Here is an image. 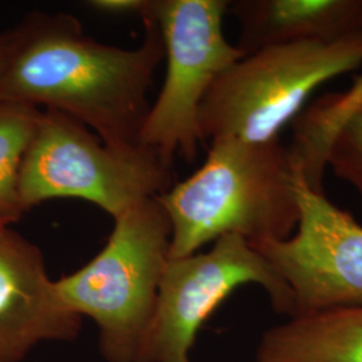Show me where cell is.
Here are the masks:
<instances>
[{"label": "cell", "mask_w": 362, "mask_h": 362, "mask_svg": "<svg viewBox=\"0 0 362 362\" xmlns=\"http://www.w3.org/2000/svg\"><path fill=\"white\" fill-rule=\"evenodd\" d=\"M149 11L141 18L143 42L133 49L97 42L69 13L27 15L15 27L0 100L64 113L118 149L143 146L148 94L164 61L163 38Z\"/></svg>", "instance_id": "obj_1"}, {"label": "cell", "mask_w": 362, "mask_h": 362, "mask_svg": "<svg viewBox=\"0 0 362 362\" xmlns=\"http://www.w3.org/2000/svg\"><path fill=\"white\" fill-rule=\"evenodd\" d=\"M158 197L172 226L169 258L194 254L226 235L251 246L284 240L299 219L296 168L279 139L211 140L204 164Z\"/></svg>", "instance_id": "obj_2"}, {"label": "cell", "mask_w": 362, "mask_h": 362, "mask_svg": "<svg viewBox=\"0 0 362 362\" xmlns=\"http://www.w3.org/2000/svg\"><path fill=\"white\" fill-rule=\"evenodd\" d=\"M172 226L160 197L115 218L104 248L55 281L67 309L89 317L100 330L107 362H140L169 260Z\"/></svg>", "instance_id": "obj_3"}, {"label": "cell", "mask_w": 362, "mask_h": 362, "mask_svg": "<svg viewBox=\"0 0 362 362\" xmlns=\"http://www.w3.org/2000/svg\"><path fill=\"white\" fill-rule=\"evenodd\" d=\"M362 65V34L334 42H296L245 55L212 85L199 124L206 140L279 139L311 93Z\"/></svg>", "instance_id": "obj_4"}, {"label": "cell", "mask_w": 362, "mask_h": 362, "mask_svg": "<svg viewBox=\"0 0 362 362\" xmlns=\"http://www.w3.org/2000/svg\"><path fill=\"white\" fill-rule=\"evenodd\" d=\"M170 187L172 167L153 151L110 146L55 110H42L19 179L26 212L54 199H78L113 219Z\"/></svg>", "instance_id": "obj_5"}, {"label": "cell", "mask_w": 362, "mask_h": 362, "mask_svg": "<svg viewBox=\"0 0 362 362\" xmlns=\"http://www.w3.org/2000/svg\"><path fill=\"white\" fill-rule=\"evenodd\" d=\"M227 0H152L151 15L164 43L167 73L145 118L140 143L172 167L192 163L202 136L199 113L216 79L245 54L223 30Z\"/></svg>", "instance_id": "obj_6"}, {"label": "cell", "mask_w": 362, "mask_h": 362, "mask_svg": "<svg viewBox=\"0 0 362 362\" xmlns=\"http://www.w3.org/2000/svg\"><path fill=\"white\" fill-rule=\"evenodd\" d=\"M246 285L260 286L275 310L293 317L288 287L242 236L226 235L208 252L169 258L140 362H191L199 330L236 288Z\"/></svg>", "instance_id": "obj_7"}, {"label": "cell", "mask_w": 362, "mask_h": 362, "mask_svg": "<svg viewBox=\"0 0 362 362\" xmlns=\"http://www.w3.org/2000/svg\"><path fill=\"white\" fill-rule=\"evenodd\" d=\"M296 194V233L252 246L288 287L293 317L361 308L362 226L313 189L298 168Z\"/></svg>", "instance_id": "obj_8"}, {"label": "cell", "mask_w": 362, "mask_h": 362, "mask_svg": "<svg viewBox=\"0 0 362 362\" xmlns=\"http://www.w3.org/2000/svg\"><path fill=\"white\" fill-rule=\"evenodd\" d=\"M81 320L49 278L38 246L0 228V362H19L39 342L70 341Z\"/></svg>", "instance_id": "obj_9"}, {"label": "cell", "mask_w": 362, "mask_h": 362, "mask_svg": "<svg viewBox=\"0 0 362 362\" xmlns=\"http://www.w3.org/2000/svg\"><path fill=\"white\" fill-rule=\"evenodd\" d=\"M240 26L236 47L248 55L296 42H334L362 34V0L228 1Z\"/></svg>", "instance_id": "obj_10"}, {"label": "cell", "mask_w": 362, "mask_h": 362, "mask_svg": "<svg viewBox=\"0 0 362 362\" xmlns=\"http://www.w3.org/2000/svg\"><path fill=\"white\" fill-rule=\"evenodd\" d=\"M255 362H362V306L288 318L262 337Z\"/></svg>", "instance_id": "obj_11"}, {"label": "cell", "mask_w": 362, "mask_h": 362, "mask_svg": "<svg viewBox=\"0 0 362 362\" xmlns=\"http://www.w3.org/2000/svg\"><path fill=\"white\" fill-rule=\"evenodd\" d=\"M362 112V74L348 90L329 93L309 105L294 118L293 164L313 189L322 191L327 156L337 134Z\"/></svg>", "instance_id": "obj_12"}, {"label": "cell", "mask_w": 362, "mask_h": 362, "mask_svg": "<svg viewBox=\"0 0 362 362\" xmlns=\"http://www.w3.org/2000/svg\"><path fill=\"white\" fill-rule=\"evenodd\" d=\"M40 115L35 106L0 100V224L10 226L26 212L19 179Z\"/></svg>", "instance_id": "obj_13"}, {"label": "cell", "mask_w": 362, "mask_h": 362, "mask_svg": "<svg viewBox=\"0 0 362 362\" xmlns=\"http://www.w3.org/2000/svg\"><path fill=\"white\" fill-rule=\"evenodd\" d=\"M327 167L362 199V112L337 134L327 156Z\"/></svg>", "instance_id": "obj_14"}, {"label": "cell", "mask_w": 362, "mask_h": 362, "mask_svg": "<svg viewBox=\"0 0 362 362\" xmlns=\"http://www.w3.org/2000/svg\"><path fill=\"white\" fill-rule=\"evenodd\" d=\"M152 0H89L88 7L106 15H137L140 19L148 13Z\"/></svg>", "instance_id": "obj_15"}, {"label": "cell", "mask_w": 362, "mask_h": 362, "mask_svg": "<svg viewBox=\"0 0 362 362\" xmlns=\"http://www.w3.org/2000/svg\"><path fill=\"white\" fill-rule=\"evenodd\" d=\"M16 43V30L15 27L0 34V81L4 76V71L8 66L10 58L13 55V47Z\"/></svg>", "instance_id": "obj_16"}, {"label": "cell", "mask_w": 362, "mask_h": 362, "mask_svg": "<svg viewBox=\"0 0 362 362\" xmlns=\"http://www.w3.org/2000/svg\"><path fill=\"white\" fill-rule=\"evenodd\" d=\"M1 227H10V226H4V224H0V228H1Z\"/></svg>", "instance_id": "obj_17"}]
</instances>
